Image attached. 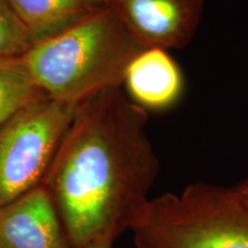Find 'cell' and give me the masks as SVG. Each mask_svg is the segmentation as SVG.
Here are the masks:
<instances>
[{
    "label": "cell",
    "mask_w": 248,
    "mask_h": 248,
    "mask_svg": "<svg viewBox=\"0 0 248 248\" xmlns=\"http://www.w3.org/2000/svg\"><path fill=\"white\" fill-rule=\"evenodd\" d=\"M32 45L57 36L99 11L108 0H9Z\"/></svg>",
    "instance_id": "obj_8"
},
{
    "label": "cell",
    "mask_w": 248,
    "mask_h": 248,
    "mask_svg": "<svg viewBox=\"0 0 248 248\" xmlns=\"http://www.w3.org/2000/svg\"><path fill=\"white\" fill-rule=\"evenodd\" d=\"M122 88L144 110H164L181 99L184 77L168 51L144 48L129 63Z\"/></svg>",
    "instance_id": "obj_7"
},
{
    "label": "cell",
    "mask_w": 248,
    "mask_h": 248,
    "mask_svg": "<svg viewBox=\"0 0 248 248\" xmlns=\"http://www.w3.org/2000/svg\"><path fill=\"white\" fill-rule=\"evenodd\" d=\"M44 95L22 57L0 59V125Z\"/></svg>",
    "instance_id": "obj_9"
},
{
    "label": "cell",
    "mask_w": 248,
    "mask_h": 248,
    "mask_svg": "<svg viewBox=\"0 0 248 248\" xmlns=\"http://www.w3.org/2000/svg\"><path fill=\"white\" fill-rule=\"evenodd\" d=\"M232 190L234 191V193L237 194V197L239 198L241 202L248 208V178L239 183V184L232 188Z\"/></svg>",
    "instance_id": "obj_11"
},
{
    "label": "cell",
    "mask_w": 248,
    "mask_h": 248,
    "mask_svg": "<svg viewBox=\"0 0 248 248\" xmlns=\"http://www.w3.org/2000/svg\"><path fill=\"white\" fill-rule=\"evenodd\" d=\"M0 248H73L42 184L0 207Z\"/></svg>",
    "instance_id": "obj_6"
},
{
    "label": "cell",
    "mask_w": 248,
    "mask_h": 248,
    "mask_svg": "<svg viewBox=\"0 0 248 248\" xmlns=\"http://www.w3.org/2000/svg\"><path fill=\"white\" fill-rule=\"evenodd\" d=\"M206 0H109V5L142 48L169 51L191 42Z\"/></svg>",
    "instance_id": "obj_5"
},
{
    "label": "cell",
    "mask_w": 248,
    "mask_h": 248,
    "mask_svg": "<svg viewBox=\"0 0 248 248\" xmlns=\"http://www.w3.org/2000/svg\"><path fill=\"white\" fill-rule=\"evenodd\" d=\"M130 231L137 248H248V208L232 188L194 183L150 199Z\"/></svg>",
    "instance_id": "obj_3"
},
{
    "label": "cell",
    "mask_w": 248,
    "mask_h": 248,
    "mask_svg": "<svg viewBox=\"0 0 248 248\" xmlns=\"http://www.w3.org/2000/svg\"><path fill=\"white\" fill-rule=\"evenodd\" d=\"M108 1H109V0H108Z\"/></svg>",
    "instance_id": "obj_13"
},
{
    "label": "cell",
    "mask_w": 248,
    "mask_h": 248,
    "mask_svg": "<svg viewBox=\"0 0 248 248\" xmlns=\"http://www.w3.org/2000/svg\"><path fill=\"white\" fill-rule=\"evenodd\" d=\"M32 46L9 0H0V59L23 57Z\"/></svg>",
    "instance_id": "obj_10"
},
{
    "label": "cell",
    "mask_w": 248,
    "mask_h": 248,
    "mask_svg": "<svg viewBox=\"0 0 248 248\" xmlns=\"http://www.w3.org/2000/svg\"><path fill=\"white\" fill-rule=\"evenodd\" d=\"M77 106L44 95L0 125V207L42 184Z\"/></svg>",
    "instance_id": "obj_4"
},
{
    "label": "cell",
    "mask_w": 248,
    "mask_h": 248,
    "mask_svg": "<svg viewBox=\"0 0 248 248\" xmlns=\"http://www.w3.org/2000/svg\"><path fill=\"white\" fill-rule=\"evenodd\" d=\"M114 241L111 237H101L89 243L84 248H113Z\"/></svg>",
    "instance_id": "obj_12"
},
{
    "label": "cell",
    "mask_w": 248,
    "mask_h": 248,
    "mask_svg": "<svg viewBox=\"0 0 248 248\" xmlns=\"http://www.w3.org/2000/svg\"><path fill=\"white\" fill-rule=\"evenodd\" d=\"M109 2L23 55L37 86L49 98L79 105L122 88L126 68L142 51Z\"/></svg>",
    "instance_id": "obj_2"
},
{
    "label": "cell",
    "mask_w": 248,
    "mask_h": 248,
    "mask_svg": "<svg viewBox=\"0 0 248 248\" xmlns=\"http://www.w3.org/2000/svg\"><path fill=\"white\" fill-rule=\"evenodd\" d=\"M147 121L123 88L77 106L42 182L73 248L119 238L150 201L160 161Z\"/></svg>",
    "instance_id": "obj_1"
}]
</instances>
